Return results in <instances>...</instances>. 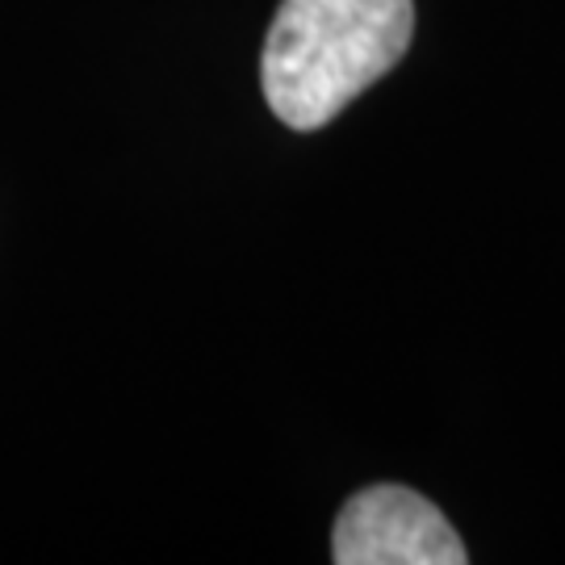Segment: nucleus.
<instances>
[{"instance_id":"2","label":"nucleus","mask_w":565,"mask_h":565,"mask_svg":"<svg viewBox=\"0 0 565 565\" xmlns=\"http://www.w3.org/2000/svg\"><path fill=\"white\" fill-rule=\"evenodd\" d=\"M335 565H465L469 548L445 511L398 482L364 486L343 503L331 532Z\"/></svg>"},{"instance_id":"1","label":"nucleus","mask_w":565,"mask_h":565,"mask_svg":"<svg viewBox=\"0 0 565 565\" xmlns=\"http://www.w3.org/2000/svg\"><path fill=\"white\" fill-rule=\"evenodd\" d=\"M415 0H281L260 51L264 102L289 130H319L406 60Z\"/></svg>"}]
</instances>
